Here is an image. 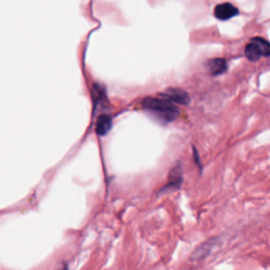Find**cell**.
<instances>
[{
	"instance_id": "52a82bcc",
	"label": "cell",
	"mask_w": 270,
	"mask_h": 270,
	"mask_svg": "<svg viewBox=\"0 0 270 270\" xmlns=\"http://www.w3.org/2000/svg\"><path fill=\"white\" fill-rule=\"evenodd\" d=\"M112 127V118L107 114H103L97 118L96 121V133L101 136L106 135Z\"/></svg>"
},
{
	"instance_id": "9c48e42d",
	"label": "cell",
	"mask_w": 270,
	"mask_h": 270,
	"mask_svg": "<svg viewBox=\"0 0 270 270\" xmlns=\"http://www.w3.org/2000/svg\"><path fill=\"white\" fill-rule=\"evenodd\" d=\"M62 270H68V268L67 267H63V269Z\"/></svg>"
},
{
	"instance_id": "3957f363",
	"label": "cell",
	"mask_w": 270,
	"mask_h": 270,
	"mask_svg": "<svg viewBox=\"0 0 270 270\" xmlns=\"http://www.w3.org/2000/svg\"><path fill=\"white\" fill-rule=\"evenodd\" d=\"M161 97L169 101L172 104H180L184 106L188 105L190 102L187 92L179 88H169L165 93L161 94Z\"/></svg>"
},
{
	"instance_id": "7a4b0ae2",
	"label": "cell",
	"mask_w": 270,
	"mask_h": 270,
	"mask_svg": "<svg viewBox=\"0 0 270 270\" xmlns=\"http://www.w3.org/2000/svg\"><path fill=\"white\" fill-rule=\"evenodd\" d=\"M245 56L250 61H257L262 56H270V42L262 37H255L245 47Z\"/></svg>"
},
{
	"instance_id": "8992f818",
	"label": "cell",
	"mask_w": 270,
	"mask_h": 270,
	"mask_svg": "<svg viewBox=\"0 0 270 270\" xmlns=\"http://www.w3.org/2000/svg\"><path fill=\"white\" fill-rule=\"evenodd\" d=\"M206 69L211 76L224 74L228 69V63L224 58H212L206 63Z\"/></svg>"
},
{
	"instance_id": "277c9868",
	"label": "cell",
	"mask_w": 270,
	"mask_h": 270,
	"mask_svg": "<svg viewBox=\"0 0 270 270\" xmlns=\"http://www.w3.org/2000/svg\"><path fill=\"white\" fill-rule=\"evenodd\" d=\"M239 9L229 3L220 4L214 8V16L219 20H229L239 15Z\"/></svg>"
},
{
	"instance_id": "6da1fadb",
	"label": "cell",
	"mask_w": 270,
	"mask_h": 270,
	"mask_svg": "<svg viewBox=\"0 0 270 270\" xmlns=\"http://www.w3.org/2000/svg\"><path fill=\"white\" fill-rule=\"evenodd\" d=\"M142 107L164 122H170L180 115L179 108L163 97H146L142 101Z\"/></svg>"
},
{
	"instance_id": "5b68a950",
	"label": "cell",
	"mask_w": 270,
	"mask_h": 270,
	"mask_svg": "<svg viewBox=\"0 0 270 270\" xmlns=\"http://www.w3.org/2000/svg\"><path fill=\"white\" fill-rule=\"evenodd\" d=\"M216 244H217V239H210L208 241L204 242L194 250L191 256V260L192 261L205 260L206 258L211 255L212 251L216 247Z\"/></svg>"
},
{
	"instance_id": "ba28073f",
	"label": "cell",
	"mask_w": 270,
	"mask_h": 270,
	"mask_svg": "<svg viewBox=\"0 0 270 270\" xmlns=\"http://www.w3.org/2000/svg\"><path fill=\"white\" fill-rule=\"evenodd\" d=\"M182 182H183L182 170L178 166V167L174 168L171 172V176L169 178V183L167 185V188H179Z\"/></svg>"
}]
</instances>
